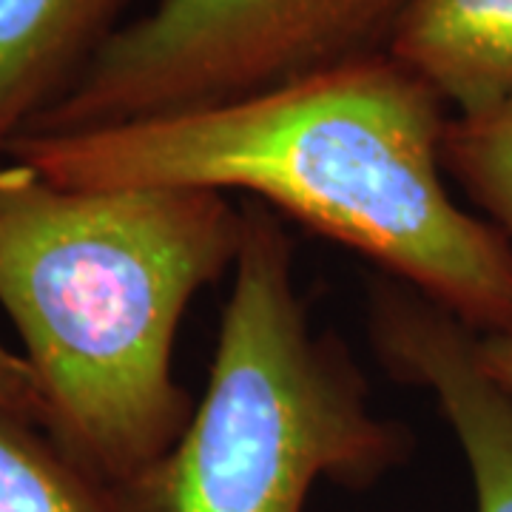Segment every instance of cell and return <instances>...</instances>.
<instances>
[{"label": "cell", "mask_w": 512, "mask_h": 512, "mask_svg": "<svg viewBox=\"0 0 512 512\" xmlns=\"http://www.w3.org/2000/svg\"><path fill=\"white\" fill-rule=\"evenodd\" d=\"M447 123L439 97L382 52L205 109L20 134L6 157L66 188L254 194L478 336H512V242L453 200Z\"/></svg>", "instance_id": "cell-1"}, {"label": "cell", "mask_w": 512, "mask_h": 512, "mask_svg": "<svg viewBox=\"0 0 512 512\" xmlns=\"http://www.w3.org/2000/svg\"><path fill=\"white\" fill-rule=\"evenodd\" d=\"M242 234L245 208L220 191L66 188L0 163V308L40 387L43 436L106 493L191 419L177 333Z\"/></svg>", "instance_id": "cell-2"}, {"label": "cell", "mask_w": 512, "mask_h": 512, "mask_svg": "<svg viewBox=\"0 0 512 512\" xmlns=\"http://www.w3.org/2000/svg\"><path fill=\"white\" fill-rule=\"evenodd\" d=\"M202 402L148 470L109 493L117 512H305L319 481L370 487L410 433L382 419L333 333H316L271 208L245 205Z\"/></svg>", "instance_id": "cell-3"}, {"label": "cell", "mask_w": 512, "mask_h": 512, "mask_svg": "<svg viewBox=\"0 0 512 512\" xmlns=\"http://www.w3.org/2000/svg\"><path fill=\"white\" fill-rule=\"evenodd\" d=\"M410 0H157L23 134L205 109L382 55Z\"/></svg>", "instance_id": "cell-4"}, {"label": "cell", "mask_w": 512, "mask_h": 512, "mask_svg": "<svg viewBox=\"0 0 512 512\" xmlns=\"http://www.w3.org/2000/svg\"><path fill=\"white\" fill-rule=\"evenodd\" d=\"M367 328L387 373L439 404L473 478L476 512H512V393L478 362L476 330L393 279L373 285Z\"/></svg>", "instance_id": "cell-5"}, {"label": "cell", "mask_w": 512, "mask_h": 512, "mask_svg": "<svg viewBox=\"0 0 512 512\" xmlns=\"http://www.w3.org/2000/svg\"><path fill=\"white\" fill-rule=\"evenodd\" d=\"M134 0H0V163L55 106Z\"/></svg>", "instance_id": "cell-6"}, {"label": "cell", "mask_w": 512, "mask_h": 512, "mask_svg": "<svg viewBox=\"0 0 512 512\" xmlns=\"http://www.w3.org/2000/svg\"><path fill=\"white\" fill-rule=\"evenodd\" d=\"M387 55L453 117L512 100V0H410Z\"/></svg>", "instance_id": "cell-7"}, {"label": "cell", "mask_w": 512, "mask_h": 512, "mask_svg": "<svg viewBox=\"0 0 512 512\" xmlns=\"http://www.w3.org/2000/svg\"><path fill=\"white\" fill-rule=\"evenodd\" d=\"M0 512H117L52 441L26 421L0 413Z\"/></svg>", "instance_id": "cell-8"}, {"label": "cell", "mask_w": 512, "mask_h": 512, "mask_svg": "<svg viewBox=\"0 0 512 512\" xmlns=\"http://www.w3.org/2000/svg\"><path fill=\"white\" fill-rule=\"evenodd\" d=\"M444 171L512 242V100L473 117H450Z\"/></svg>", "instance_id": "cell-9"}, {"label": "cell", "mask_w": 512, "mask_h": 512, "mask_svg": "<svg viewBox=\"0 0 512 512\" xmlns=\"http://www.w3.org/2000/svg\"><path fill=\"white\" fill-rule=\"evenodd\" d=\"M0 413L43 427V399L26 359L0 342Z\"/></svg>", "instance_id": "cell-10"}, {"label": "cell", "mask_w": 512, "mask_h": 512, "mask_svg": "<svg viewBox=\"0 0 512 512\" xmlns=\"http://www.w3.org/2000/svg\"><path fill=\"white\" fill-rule=\"evenodd\" d=\"M478 362L512 393V336H478Z\"/></svg>", "instance_id": "cell-11"}]
</instances>
